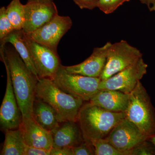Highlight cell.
<instances>
[{"mask_svg": "<svg viewBox=\"0 0 155 155\" xmlns=\"http://www.w3.org/2000/svg\"><path fill=\"white\" fill-rule=\"evenodd\" d=\"M121 151L129 155V151L147 137L126 117L117 124L105 138Z\"/></svg>", "mask_w": 155, "mask_h": 155, "instance_id": "obj_11", "label": "cell"}, {"mask_svg": "<svg viewBox=\"0 0 155 155\" xmlns=\"http://www.w3.org/2000/svg\"><path fill=\"white\" fill-rule=\"evenodd\" d=\"M72 149L73 155H95L94 146L84 140L80 144Z\"/></svg>", "mask_w": 155, "mask_h": 155, "instance_id": "obj_25", "label": "cell"}, {"mask_svg": "<svg viewBox=\"0 0 155 155\" xmlns=\"http://www.w3.org/2000/svg\"><path fill=\"white\" fill-rule=\"evenodd\" d=\"M142 57L137 48L130 45L125 40L112 44L108 51L106 65L101 80H105L134 64Z\"/></svg>", "mask_w": 155, "mask_h": 155, "instance_id": "obj_6", "label": "cell"}, {"mask_svg": "<svg viewBox=\"0 0 155 155\" xmlns=\"http://www.w3.org/2000/svg\"><path fill=\"white\" fill-rule=\"evenodd\" d=\"M95 155H127L116 149L105 138L96 140L93 143Z\"/></svg>", "mask_w": 155, "mask_h": 155, "instance_id": "obj_21", "label": "cell"}, {"mask_svg": "<svg viewBox=\"0 0 155 155\" xmlns=\"http://www.w3.org/2000/svg\"><path fill=\"white\" fill-rule=\"evenodd\" d=\"M147 67L142 57L131 66L107 79L101 80L99 90H113L130 94L147 74Z\"/></svg>", "mask_w": 155, "mask_h": 155, "instance_id": "obj_8", "label": "cell"}, {"mask_svg": "<svg viewBox=\"0 0 155 155\" xmlns=\"http://www.w3.org/2000/svg\"><path fill=\"white\" fill-rule=\"evenodd\" d=\"M19 128L25 144L28 146L50 151L52 148L51 131L43 128L33 118H22Z\"/></svg>", "mask_w": 155, "mask_h": 155, "instance_id": "obj_14", "label": "cell"}, {"mask_svg": "<svg viewBox=\"0 0 155 155\" xmlns=\"http://www.w3.org/2000/svg\"><path fill=\"white\" fill-rule=\"evenodd\" d=\"M129 155H155V146L146 140L129 151Z\"/></svg>", "mask_w": 155, "mask_h": 155, "instance_id": "obj_23", "label": "cell"}, {"mask_svg": "<svg viewBox=\"0 0 155 155\" xmlns=\"http://www.w3.org/2000/svg\"><path fill=\"white\" fill-rule=\"evenodd\" d=\"M51 132L53 147H74L84 140L80 127L75 121L61 122Z\"/></svg>", "mask_w": 155, "mask_h": 155, "instance_id": "obj_15", "label": "cell"}, {"mask_svg": "<svg viewBox=\"0 0 155 155\" xmlns=\"http://www.w3.org/2000/svg\"><path fill=\"white\" fill-rule=\"evenodd\" d=\"M5 140L1 155H24L25 144L19 128L5 131Z\"/></svg>", "mask_w": 155, "mask_h": 155, "instance_id": "obj_19", "label": "cell"}, {"mask_svg": "<svg viewBox=\"0 0 155 155\" xmlns=\"http://www.w3.org/2000/svg\"><path fill=\"white\" fill-rule=\"evenodd\" d=\"M15 30L6 13V8H0V41H2L6 37Z\"/></svg>", "mask_w": 155, "mask_h": 155, "instance_id": "obj_22", "label": "cell"}, {"mask_svg": "<svg viewBox=\"0 0 155 155\" xmlns=\"http://www.w3.org/2000/svg\"><path fill=\"white\" fill-rule=\"evenodd\" d=\"M129 99V94L105 89L99 90L89 102L107 110L115 113H125Z\"/></svg>", "mask_w": 155, "mask_h": 155, "instance_id": "obj_16", "label": "cell"}, {"mask_svg": "<svg viewBox=\"0 0 155 155\" xmlns=\"http://www.w3.org/2000/svg\"><path fill=\"white\" fill-rule=\"evenodd\" d=\"M126 117L147 137L155 132V109L146 89L139 81L129 94Z\"/></svg>", "mask_w": 155, "mask_h": 155, "instance_id": "obj_4", "label": "cell"}, {"mask_svg": "<svg viewBox=\"0 0 155 155\" xmlns=\"http://www.w3.org/2000/svg\"><path fill=\"white\" fill-rule=\"evenodd\" d=\"M8 43L13 46L28 69L39 78L22 30H15L11 32L1 41V45H5Z\"/></svg>", "mask_w": 155, "mask_h": 155, "instance_id": "obj_18", "label": "cell"}, {"mask_svg": "<svg viewBox=\"0 0 155 155\" xmlns=\"http://www.w3.org/2000/svg\"><path fill=\"white\" fill-rule=\"evenodd\" d=\"M36 97L52 107L60 123L68 121L77 122L78 113L84 102L63 91L50 78H39Z\"/></svg>", "mask_w": 155, "mask_h": 155, "instance_id": "obj_3", "label": "cell"}, {"mask_svg": "<svg viewBox=\"0 0 155 155\" xmlns=\"http://www.w3.org/2000/svg\"><path fill=\"white\" fill-rule=\"evenodd\" d=\"M32 117L39 125L49 131H52L60 124L52 107L36 97L34 102Z\"/></svg>", "mask_w": 155, "mask_h": 155, "instance_id": "obj_17", "label": "cell"}, {"mask_svg": "<svg viewBox=\"0 0 155 155\" xmlns=\"http://www.w3.org/2000/svg\"><path fill=\"white\" fill-rule=\"evenodd\" d=\"M141 4L146 5L150 12L155 11V0H139Z\"/></svg>", "mask_w": 155, "mask_h": 155, "instance_id": "obj_29", "label": "cell"}, {"mask_svg": "<svg viewBox=\"0 0 155 155\" xmlns=\"http://www.w3.org/2000/svg\"><path fill=\"white\" fill-rule=\"evenodd\" d=\"M50 155H73L72 148L53 147L50 150Z\"/></svg>", "mask_w": 155, "mask_h": 155, "instance_id": "obj_28", "label": "cell"}, {"mask_svg": "<svg viewBox=\"0 0 155 155\" xmlns=\"http://www.w3.org/2000/svg\"><path fill=\"white\" fill-rule=\"evenodd\" d=\"M39 2L42 3H51L53 2V0H28L27 2Z\"/></svg>", "mask_w": 155, "mask_h": 155, "instance_id": "obj_30", "label": "cell"}, {"mask_svg": "<svg viewBox=\"0 0 155 155\" xmlns=\"http://www.w3.org/2000/svg\"><path fill=\"white\" fill-rule=\"evenodd\" d=\"M53 81L63 91L73 96L90 101L99 90L100 78L89 77L67 72L61 64Z\"/></svg>", "mask_w": 155, "mask_h": 155, "instance_id": "obj_5", "label": "cell"}, {"mask_svg": "<svg viewBox=\"0 0 155 155\" xmlns=\"http://www.w3.org/2000/svg\"><path fill=\"white\" fill-rule=\"evenodd\" d=\"M6 13L16 30H22L25 22V5L20 0H12L6 8Z\"/></svg>", "mask_w": 155, "mask_h": 155, "instance_id": "obj_20", "label": "cell"}, {"mask_svg": "<svg viewBox=\"0 0 155 155\" xmlns=\"http://www.w3.org/2000/svg\"><path fill=\"white\" fill-rule=\"evenodd\" d=\"M24 35L39 78L52 79L61 65L58 54L31 39L25 34Z\"/></svg>", "mask_w": 155, "mask_h": 155, "instance_id": "obj_10", "label": "cell"}, {"mask_svg": "<svg viewBox=\"0 0 155 155\" xmlns=\"http://www.w3.org/2000/svg\"><path fill=\"white\" fill-rule=\"evenodd\" d=\"M24 155H50V151L27 145Z\"/></svg>", "mask_w": 155, "mask_h": 155, "instance_id": "obj_27", "label": "cell"}, {"mask_svg": "<svg viewBox=\"0 0 155 155\" xmlns=\"http://www.w3.org/2000/svg\"><path fill=\"white\" fill-rule=\"evenodd\" d=\"M5 46V56L22 118H33V104L39 78L28 69L14 48H6Z\"/></svg>", "mask_w": 155, "mask_h": 155, "instance_id": "obj_1", "label": "cell"}, {"mask_svg": "<svg viewBox=\"0 0 155 155\" xmlns=\"http://www.w3.org/2000/svg\"><path fill=\"white\" fill-rule=\"evenodd\" d=\"M112 43L107 42L101 47L94 48L91 54L80 64L70 66H64L70 73L100 78L104 68L109 48Z\"/></svg>", "mask_w": 155, "mask_h": 155, "instance_id": "obj_13", "label": "cell"}, {"mask_svg": "<svg viewBox=\"0 0 155 155\" xmlns=\"http://www.w3.org/2000/svg\"><path fill=\"white\" fill-rule=\"evenodd\" d=\"M73 2L81 9L93 10L97 8L98 0H73Z\"/></svg>", "mask_w": 155, "mask_h": 155, "instance_id": "obj_26", "label": "cell"}, {"mask_svg": "<svg viewBox=\"0 0 155 155\" xmlns=\"http://www.w3.org/2000/svg\"><path fill=\"white\" fill-rule=\"evenodd\" d=\"M130 0H98L97 8L104 14L114 13L119 7Z\"/></svg>", "mask_w": 155, "mask_h": 155, "instance_id": "obj_24", "label": "cell"}, {"mask_svg": "<svg viewBox=\"0 0 155 155\" xmlns=\"http://www.w3.org/2000/svg\"><path fill=\"white\" fill-rule=\"evenodd\" d=\"M25 22L22 31L29 34L48 22L58 14L55 4L27 2L25 5Z\"/></svg>", "mask_w": 155, "mask_h": 155, "instance_id": "obj_12", "label": "cell"}, {"mask_svg": "<svg viewBox=\"0 0 155 155\" xmlns=\"http://www.w3.org/2000/svg\"><path fill=\"white\" fill-rule=\"evenodd\" d=\"M0 53L7 75L5 93L0 109V124L1 129L6 131L19 128L22 117L13 88L10 69L5 56V48H1Z\"/></svg>", "mask_w": 155, "mask_h": 155, "instance_id": "obj_7", "label": "cell"}, {"mask_svg": "<svg viewBox=\"0 0 155 155\" xmlns=\"http://www.w3.org/2000/svg\"><path fill=\"white\" fill-rule=\"evenodd\" d=\"M72 25V20L70 17L58 14L35 31L25 34L34 41L47 47L58 54V44Z\"/></svg>", "mask_w": 155, "mask_h": 155, "instance_id": "obj_9", "label": "cell"}, {"mask_svg": "<svg viewBox=\"0 0 155 155\" xmlns=\"http://www.w3.org/2000/svg\"><path fill=\"white\" fill-rule=\"evenodd\" d=\"M125 117V113L107 110L88 101L84 103L81 108L77 122L84 140L92 144L96 140L105 138Z\"/></svg>", "mask_w": 155, "mask_h": 155, "instance_id": "obj_2", "label": "cell"}, {"mask_svg": "<svg viewBox=\"0 0 155 155\" xmlns=\"http://www.w3.org/2000/svg\"><path fill=\"white\" fill-rule=\"evenodd\" d=\"M147 140L151 142L155 146V132L151 136L148 137Z\"/></svg>", "mask_w": 155, "mask_h": 155, "instance_id": "obj_31", "label": "cell"}]
</instances>
